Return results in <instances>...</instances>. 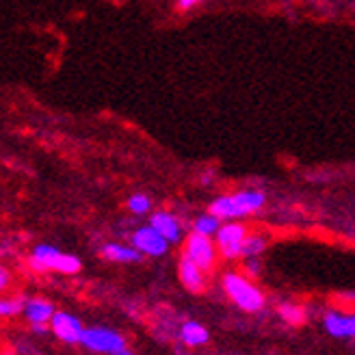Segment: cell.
I'll return each instance as SVG.
<instances>
[{
  "label": "cell",
  "mask_w": 355,
  "mask_h": 355,
  "mask_svg": "<svg viewBox=\"0 0 355 355\" xmlns=\"http://www.w3.org/2000/svg\"><path fill=\"white\" fill-rule=\"evenodd\" d=\"M266 239L262 234H245L243 245H241V256L243 258H256L258 254L264 252Z\"/></svg>",
  "instance_id": "cell-15"
},
{
  "label": "cell",
  "mask_w": 355,
  "mask_h": 355,
  "mask_svg": "<svg viewBox=\"0 0 355 355\" xmlns=\"http://www.w3.org/2000/svg\"><path fill=\"white\" fill-rule=\"evenodd\" d=\"M22 312L33 325L35 323H48L50 316L55 314V306H52L50 301H46V299L35 297V299L22 301Z\"/></svg>",
  "instance_id": "cell-12"
},
{
  "label": "cell",
  "mask_w": 355,
  "mask_h": 355,
  "mask_svg": "<svg viewBox=\"0 0 355 355\" xmlns=\"http://www.w3.org/2000/svg\"><path fill=\"white\" fill-rule=\"evenodd\" d=\"M200 3H204V0H178V7H180V9H191V7L200 5Z\"/></svg>",
  "instance_id": "cell-22"
},
{
  "label": "cell",
  "mask_w": 355,
  "mask_h": 355,
  "mask_svg": "<svg viewBox=\"0 0 355 355\" xmlns=\"http://www.w3.org/2000/svg\"><path fill=\"white\" fill-rule=\"evenodd\" d=\"M217 254L219 252H217V245H215V241H212V236H204V234H198V232H191L187 236V241H184V256L193 264H198L204 273L215 266Z\"/></svg>",
  "instance_id": "cell-4"
},
{
  "label": "cell",
  "mask_w": 355,
  "mask_h": 355,
  "mask_svg": "<svg viewBox=\"0 0 355 355\" xmlns=\"http://www.w3.org/2000/svg\"><path fill=\"white\" fill-rule=\"evenodd\" d=\"M223 291L245 312H258L264 306V295L256 284L241 273H225L223 275Z\"/></svg>",
  "instance_id": "cell-2"
},
{
  "label": "cell",
  "mask_w": 355,
  "mask_h": 355,
  "mask_svg": "<svg viewBox=\"0 0 355 355\" xmlns=\"http://www.w3.org/2000/svg\"><path fill=\"white\" fill-rule=\"evenodd\" d=\"M266 198L262 191H239L234 195H221L215 202L210 204L208 212H212L219 219H239V217H247L252 212L260 210L264 206Z\"/></svg>",
  "instance_id": "cell-1"
},
{
  "label": "cell",
  "mask_w": 355,
  "mask_h": 355,
  "mask_svg": "<svg viewBox=\"0 0 355 355\" xmlns=\"http://www.w3.org/2000/svg\"><path fill=\"white\" fill-rule=\"evenodd\" d=\"M102 256L106 260H113V262H139L141 260V252H137L132 245H119V243H106L102 247Z\"/></svg>",
  "instance_id": "cell-13"
},
{
  "label": "cell",
  "mask_w": 355,
  "mask_h": 355,
  "mask_svg": "<svg viewBox=\"0 0 355 355\" xmlns=\"http://www.w3.org/2000/svg\"><path fill=\"white\" fill-rule=\"evenodd\" d=\"M80 345H85L89 351L111 355L121 347H126V340H123L121 334L109 327H85L80 336Z\"/></svg>",
  "instance_id": "cell-5"
},
{
  "label": "cell",
  "mask_w": 355,
  "mask_h": 355,
  "mask_svg": "<svg viewBox=\"0 0 355 355\" xmlns=\"http://www.w3.org/2000/svg\"><path fill=\"white\" fill-rule=\"evenodd\" d=\"M111 355H135L128 347H121L119 351H115V353H111Z\"/></svg>",
  "instance_id": "cell-23"
},
{
  "label": "cell",
  "mask_w": 355,
  "mask_h": 355,
  "mask_svg": "<svg viewBox=\"0 0 355 355\" xmlns=\"http://www.w3.org/2000/svg\"><path fill=\"white\" fill-rule=\"evenodd\" d=\"M180 336H182L184 345H189V347H202V345H206L208 338H210V336H208V329H206L204 325H200V323H195V321H187V323L182 325Z\"/></svg>",
  "instance_id": "cell-14"
},
{
  "label": "cell",
  "mask_w": 355,
  "mask_h": 355,
  "mask_svg": "<svg viewBox=\"0 0 355 355\" xmlns=\"http://www.w3.org/2000/svg\"><path fill=\"white\" fill-rule=\"evenodd\" d=\"M22 312L20 299H0V316H15Z\"/></svg>",
  "instance_id": "cell-19"
},
{
  "label": "cell",
  "mask_w": 355,
  "mask_h": 355,
  "mask_svg": "<svg viewBox=\"0 0 355 355\" xmlns=\"http://www.w3.org/2000/svg\"><path fill=\"white\" fill-rule=\"evenodd\" d=\"M50 331L57 336L59 340L69 343V345H76L80 343V336H83V323L80 318H76L74 314H67V312H55L50 316Z\"/></svg>",
  "instance_id": "cell-7"
},
{
  "label": "cell",
  "mask_w": 355,
  "mask_h": 355,
  "mask_svg": "<svg viewBox=\"0 0 355 355\" xmlns=\"http://www.w3.org/2000/svg\"><path fill=\"white\" fill-rule=\"evenodd\" d=\"M245 266H247V273H250V275H258L260 273V262L256 258H250Z\"/></svg>",
  "instance_id": "cell-21"
},
{
  "label": "cell",
  "mask_w": 355,
  "mask_h": 355,
  "mask_svg": "<svg viewBox=\"0 0 355 355\" xmlns=\"http://www.w3.org/2000/svg\"><path fill=\"white\" fill-rule=\"evenodd\" d=\"M219 225H221V219L212 215V212H206V215H200L198 219H195V223H193V232L204 234V236H215V232L219 230Z\"/></svg>",
  "instance_id": "cell-16"
},
{
  "label": "cell",
  "mask_w": 355,
  "mask_h": 355,
  "mask_svg": "<svg viewBox=\"0 0 355 355\" xmlns=\"http://www.w3.org/2000/svg\"><path fill=\"white\" fill-rule=\"evenodd\" d=\"M132 247L137 252L146 254V256H165L167 250H169V243L156 232V230L152 225H144L139 227L137 232L132 234Z\"/></svg>",
  "instance_id": "cell-8"
},
{
  "label": "cell",
  "mask_w": 355,
  "mask_h": 355,
  "mask_svg": "<svg viewBox=\"0 0 355 355\" xmlns=\"http://www.w3.org/2000/svg\"><path fill=\"white\" fill-rule=\"evenodd\" d=\"M150 225H152V227L156 230V232L161 234L169 245H171V243H178V241L182 239V225H180V221H178V219L171 215V212H165V210L154 212Z\"/></svg>",
  "instance_id": "cell-10"
},
{
  "label": "cell",
  "mask_w": 355,
  "mask_h": 355,
  "mask_svg": "<svg viewBox=\"0 0 355 355\" xmlns=\"http://www.w3.org/2000/svg\"><path fill=\"white\" fill-rule=\"evenodd\" d=\"M9 284H11V275H9V271L5 269V266H0V293H3L5 288H9Z\"/></svg>",
  "instance_id": "cell-20"
},
{
  "label": "cell",
  "mask_w": 355,
  "mask_h": 355,
  "mask_svg": "<svg viewBox=\"0 0 355 355\" xmlns=\"http://www.w3.org/2000/svg\"><path fill=\"white\" fill-rule=\"evenodd\" d=\"M247 234V227L243 223H236V221H227V223H221L219 230L215 232V239H217V252L232 260V258H239L241 256V245H243V239Z\"/></svg>",
  "instance_id": "cell-6"
},
{
  "label": "cell",
  "mask_w": 355,
  "mask_h": 355,
  "mask_svg": "<svg viewBox=\"0 0 355 355\" xmlns=\"http://www.w3.org/2000/svg\"><path fill=\"white\" fill-rule=\"evenodd\" d=\"M178 275H180V282L187 286V291L191 293H202L206 286V277L204 271L198 264H193L187 256H182L180 264H178Z\"/></svg>",
  "instance_id": "cell-11"
},
{
  "label": "cell",
  "mask_w": 355,
  "mask_h": 355,
  "mask_svg": "<svg viewBox=\"0 0 355 355\" xmlns=\"http://www.w3.org/2000/svg\"><path fill=\"white\" fill-rule=\"evenodd\" d=\"M31 266L37 271H57L63 275H74L80 271V258L65 254L52 245H37L31 254Z\"/></svg>",
  "instance_id": "cell-3"
},
{
  "label": "cell",
  "mask_w": 355,
  "mask_h": 355,
  "mask_svg": "<svg viewBox=\"0 0 355 355\" xmlns=\"http://www.w3.org/2000/svg\"><path fill=\"white\" fill-rule=\"evenodd\" d=\"M323 323L329 336L334 338H353L355 336V318L353 314H340L336 310L325 312L323 316Z\"/></svg>",
  "instance_id": "cell-9"
},
{
  "label": "cell",
  "mask_w": 355,
  "mask_h": 355,
  "mask_svg": "<svg viewBox=\"0 0 355 355\" xmlns=\"http://www.w3.org/2000/svg\"><path fill=\"white\" fill-rule=\"evenodd\" d=\"M279 316L286 323H291V325L304 323V310H301L299 306H295V304H284V306H279Z\"/></svg>",
  "instance_id": "cell-18"
},
{
  "label": "cell",
  "mask_w": 355,
  "mask_h": 355,
  "mask_svg": "<svg viewBox=\"0 0 355 355\" xmlns=\"http://www.w3.org/2000/svg\"><path fill=\"white\" fill-rule=\"evenodd\" d=\"M152 208V200L148 198L146 193H137L132 198H128V210L135 212V215H146Z\"/></svg>",
  "instance_id": "cell-17"
}]
</instances>
